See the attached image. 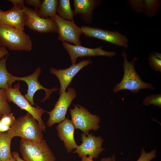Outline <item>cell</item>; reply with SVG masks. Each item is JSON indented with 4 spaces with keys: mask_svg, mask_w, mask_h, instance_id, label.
<instances>
[{
    "mask_svg": "<svg viewBox=\"0 0 161 161\" xmlns=\"http://www.w3.org/2000/svg\"><path fill=\"white\" fill-rule=\"evenodd\" d=\"M122 55L124 60L123 64V76L121 81L117 83L113 87V92L116 93L122 90H128L131 92L137 93L142 89H154L151 83L143 81L137 73L134 65L138 58H134L130 61H129L125 51L122 52Z\"/></svg>",
    "mask_w": 161,
    "mask_h": 161,
    "instance_id": "1",
    "label": "cell"
},
{
    "mask_svg": "<svg viewBox=\"0 0 161 161\" xmlns=\"http://www.w3.org/2000/svg\"><path fill=\"white\" fill-rule=\"evenodd\" d=\"M7 133L12 139L19 137L24 139L39 142L43 139V131L38 121L30 113L16 119Z\"/></svg>",
    "mask_w": 161,
    "mask_h": 161,
    "instance_id": "2",
    "label": "cell"
},
{
    "mask_svg": "<svg viewBox=\"0 0 161 161\" xmlns=\"http://www.w3.org/2000/svg\"><path fill=\"white\" fill-rule=\"evenodd\" d=\"M0 44L11 50L30 51L32 42L23 30L0 23Z\"/></svg>",
    "mask_w": 161,
    "mask_h": 161,
    "instance_id": "3",
    "label": "cell"
},
{
    "mask_svg": "<svg viewBox=\"0 0 161 161\" xmlns=\"http://www.w3.org/2000/svg\"><path fill=\"white\" fill-rule=\"evenodd\" d=\"M20 150L25 161H55L56 160L44 139L38 142L21 138Z\"/></svg>",
    "mask_w": 161,
    "mask_h": 161,
    "instance_id": "4",
    "label": "cell"
},
{
    "mask_svg": "<svg viewBox=\"0 0 161 161\" xmlns=\"http://www.w3.org/2000/svg\"><path fill=\"white\" fill-rule=\"evenodd\" d=\"M20 85L18 82L13 87L12 86L4 89L8 102H12L21 109L26 110L38 121L43 131L46 130V127L42 118V115L45 112L44 110L37 106H33L21 93Z\"/></svg>",
    "mask_w": 161,
    "mask_h": 161,
    "instance_id": "5",
    "label": "cell"
},
{
    "mask_svg": "<svg viewBox=\"0 0 161 161\" xmlns=\"http://www.w3.org/2000/svg\"><path fill=\"white\" fill-rule=\"evenodd\" d=\"M69 112L71 120L75 129L81 130L83 134H87L90 131H96L100 127L99 117L91 114L81 105H74V108L70 109Z\"/></svg>",
    "mask_w": 161,
    "mask_h": 161,
    "instance_id": "6",
    "label": "cell"
},
{
    "mask_svg": "<svg viewBox=\"0 0 161 161\" xmlns=\"http://www.w3.org/2000/svg\"><path fill=\"white\" fill-rule=\"evenodd\" d=\"M76 91L69 87L67 92H64L60 94L54 108L49 112H47L49 117L47 123L48 127H51L56 123H59L64 120L67 109L73 100L76 97Z\"/></svg>",
    "mask_w": 161,
    "mask_h": 161,
    "instance_id": "7",
    "label": "cell"
},
{
    "mask_svg": "<svg viewBox=\"0 0 161 161\" xmlns=\"http://www.w3.org/2000/svg\"><path fill=\"white\" fill-rule=\"evenodd\" d=\"M51 18L57 25L59 40L72 43L76 45H81L80 37L83 33L81 27H78L73 21L63 19L57 14Z\"/></svg>",
    "mask_w": 161,
    "mask_h": 161,
    "instance_id": "8",
    "label": "cell"
},
{
    "mask_svg": "<svg viewBox=\"0 0 161 161\" xmlns=\"http://www.w3.org/2000/svg\"><path fill=\"white\" fill-rule=\"evenodd\" d=\"M22 9L27 16L25 25L30 29L42 33L58 32L57 25L51 18H42L36 10L28 7L24 6Z\"/></svg>",
    "mask_w": 161,
    "mask_h": 161,
    "instance_id": "9",
    "label": "cell"
},
{
    "mask_svg": "<svg viewBox=\"0 0 161 161\" xmlns=\"http://www.w3.org/2000/svg\"><path fill=\"white\" fill-rule=\"evenodd\" d=\"M81 28L83 33L86 36L105 41L124 48L128 47V39L118 32L86 26H82Z\"/></svg>",
    "mask_w": 161,
    "mask_h": 161,
    "instance_id": "10",
    "label": "cell"
},
{
    "mask_svg": "<svg viewBox=\"0 0 161 161\" xmlns=\"http://www.w3.org/2000/svg\"><path fill=\"white\" fill-rule=\"evenodd\" d=\"M81 144L73 152L80 158L88 155L89 157L97 159L100 153L105 150L102 147L104 140L100 136L96 137L92 133L86 135L83 134L81 136Z\"/></svg>",
    "mask_w": 161,
    "mask_h": 161,
    "instance_id": "11",
    "label": "cell"
},
{
    "mask_svg": "<svg viewBox=\"0 0 161 161\" xmlns=\"http://www.w3.org/2000/svg\"><path fill=\"white\" fill-rule=\"evenodd\" d=\"M41 72L40 67L37 68L35 72L32 74L24 77H18L13 76L14 82L17 80H21L26 82L28 86L27 92L24 96L32 105H35L33 101V96L38 90L43 89L45 92L46 95L44 98L41 100L43 102L49 99L51 94L54 92L58 90L57 87L48 89L43 86L39 82L38 78Z\"/></svg>",
    "mask_w": 161,
    "mask_h": 161,
    "instance_id": "12",
    "label": "cell"
},
{
    "mask_svg": "<svg viewBox=\"0 0 161 161\" xmlns=\"http://www.w3.org/2000/svg\"><path fill=\"white\" fill-rule=\"evenodd\" d=\"M63 45L69 55L72 64H76V60L79 57L98 56L111 57L116 54L115 52L108 51L103 49L102 46L91 48L81 45H72L66 41L63 42Z\"/></svg>",
    "mask_w": 161,
    "mask_h": 161,
    "instance_id": "13",
    "label": "cell"
},
{
    "mask_svg": "<svg viewBox=\"0 0 161 161\" xmlns=\"http://www.w3.org/2000/svg\"><path fill=\"white\" fill-rule=\"evenodd\" d=\"M92 62L89 58L82 61L77 64H72L69 67L64 69H58L51 68L49 70L50 73L55 75L60 83L59 94L65 91L73 77L82 69Z\"/></svg>",
    "mask_w": 161,
    "mask_h": 161,
    "instance_id": "14",
    "label": "cell"
},
{
    "mask_svg": "<svg viewBox=\"0 0 161 161\" xmlns=\"http://www.w3.org/2000/svg\"><path fill=\"white\" fill-rule=\"evenodd\" d=\"M26 15L22 9L14 6L6 11L0 10V23L24 30Z\"/></svg>",
    "mask_w": 161,
    "mask_h": 161,
    "instance_id": "15",
    "label": "cell"
},
{
    "mask_svg": "<svg viewBox=\"0 0 161 161\" xmlns=\"http://www.w3.org/2000/svg\"><path fill=\"white\" fill-rule=\"evenodd\" d=\"M75 128L71 120L68 118L59 123L56 127L58 136L64 142L66 150L68 153L78 146L75 141L74 133Z\"/></svg>",
    "mask_w": 161,
    "mask_h": 161,
    "instance_id": "16",
    "label": "cell"
},
{
    "mask_svg": "<svg viewBox=\"0 0 161 161\" xmlns=\"http://www.w3.org/2000/svg\"><path fill=\"white\" fill-rule=\"evenodd\" d=\"M101 2L100 0H74V15L79 14L85 21H91L93 10Z\"/></svg>",
    "mask_w": 161,
    "mask_h": 161,
    "instance_id": "17",
    "label": "cell"
},
{
    "mask_svg": "<svg viewBox=\"0 0 161 161\" xmlns=\"http://www.w3.org/2000/svg\"><path fill=\"white\" fill-rule=\"evenodd\" d=\"M58 3L57 0H44L39 9L35 10L40 17L43 18H51L57 15Z\"/></svg>",
    "mask_w": 161,
    "mask_h": 161,
    "instance_id": "18",
    "label": "cell"
},
{
    "mask_svg": "<svg viewBox=\"0 0 161 161\" xmlns=\"http://www.w3.org/2000/svg\"><path fill=\"white\" fill-rule=\"evenodd\" d=\"M12 139L7 132H0V161L7 160L13 157L10 150Z\"/></svg>",
    "mask_w": 161,
    "mask_h": 161,
    "instance_id": "19",
    "label": "cell"
},
{
    "mask_svg": "<svg viewBox=\"0 0 161 161\" xmlns=\"http://www.w3.org/2000/svg\"><path fill=\"white\" fill-rule=\"evenodd\" d=\"M8 55L0 60V89H5L12 86L13 75L7 71L6 66Z\"/></svg>",
    "mask_w": 161,
    "mask_h": 161,
    "instance_id": "20",
    "label": "cell"
},
{
    "mask_svg": "<svg viewBox=\"0 0 161 161\" xmlns=\"http://www.w3.org/2000/svg\"><path fill=\"white\" fill-rule=\"evenodd\" d=\"M57 12L58 16L62 19H66L69 21H73V17L75 15L71 7L70 0L58 1Z\"/></svg>",
    "mask_w": 161,
    "mask_h": 161,
    "instance_id": "21",
    "label": "cell"
},
{
    "mask_svg": "<svg viewBox=\"0 0 161 161\" xmlns=\"http://www.w3.org/2000/svg\"><path fill=\"white\" fill-rule=\"evenodd\" d=\"M144 1L143 12L146 16L151 18L155 16L159 11L161 1L145 0Z\"/></svg>",
    "mask_w": 161,
    "mask_h": 161,
    "instance_id": "22",
    "label": "cell"
},
{
    "mask_svg": "<svg viewBox=\"0 0 161 161\" xmlns=\"http://www.w3.org/2000/svg\"><path fill=\"white\" fill-rule=\"evenodd\" d=\"M11 113V109L8 102L4 89H0V114H7Z\"/></svg>",
    "mask_w": 161,
    "mask_h": 161,
    "instance_id": "23",
    "label": "cell"
},
{
    "mask_svg": "<svg viewBox=\"0 0 161 161\" xmlns=\"http://www.w3.org/2000/svg\"><path fill=\"white\" fill-rule=\"evenodd\" d=\"M143 104L145 106L152 104L160 108L161 107V94H152L146 97L143 101Z\"/></svg>",
    "mask_w": 161,
    "mask_h": 161,
    "instance_id": "24",
    "label": "cell"
},
{
    "mask_svg": "<svg viewBox=\"0 0 161 161\" xmlns=\"http://www.w3.org/2000/svg\"><path fill=\"white\" fill-rule=\"evenodd\" d=\"M149 64L156 72H161V59L157 57L154 54H150L148 57Z\"/></svg>",
    "mask_w": 161,
    "mask_h": 161,
    "instance_id": "25",
    "label": "cell"
},
{
    "mask_svg": "<svg viewBox=\"0 0 161 161\" xmlns=\"http://www.w3.org/2000/svg\"><path fill=\"white\" fill-rule=\"evenodd\" d=\"M157 150L156 148L149 152H146L144 148L141 149V154L136 161H151L156 157Z\"/></svg>",
    "mask_w": 161,
    "mask_h": 161,
    "instance_id": "26",
    "label": "cell"
},
{
    "mask_svg": "<svg viewBox=\"0 0 161 161\" xmlns=\"http://www.w3.org/2000/svg\"><path fill=\"white\" fill-rule=\"evenodd\" d=\"M131 9L138 13L143 12L144 9L143 0H130L127 1Z\"/></svg>",
    "mask_w": 161,
    "mask_h": 161,
    "instance_id": "27",
    "label": "cell"
},
{
    "mask_svg": "<svg viewBox=\"0 0 161 161\" xmlns=\"http://www.w3.org/2000/svg\"><path fill=\"white\" fill-rule=\"evenodd\" d=\"M16 119L13 113L2 115L0 119V122L2 124L11 127Z\"/></svg>",
    "mask_w": 161,
    "mask_h": 161,
    "instance_id": "28",
    "label": "cell"
},
{
    "mask_svg": "<svg viewBox=\"0 0 161 161\" xmlns=\"http://www.w3.org/2000/svg\"><path fill=\"white\" fill-rule=\"evenodd\" d=\"M25 1L27 4L34 6L37 10L39 8L42 2L40 0H26Z\"/></svg>",
    "mask_w": 161,
    "mask_h": 161,
    "instance_id": "29",
    "label": "cell"
},
{
    "mask_svg": "<svg viewBox=\"0 0 161 161\" xmlns=\"http://www.w3.org/2000/svg\"><path fill=\"white\" fill-rule=\"evenodd\" d=\"M12 2L14 6H17L21 9L25 6V1L23 0H9Z\"/></svg>",
    "mask_w": 161,
    "mask_h": 161,
    "instance_id": "30",
    "label": "cell"
},
{
    "mask_svg": "<svg viewBox=\"0 0 161 161\" xmlns=\"http://www.w3.org/2000/svg\"><path fill=\"white\" fill-rule=\"evenodd\" d=\"M8 55V51L5 47H2L0 49V60L4 56Z\"/></svg>",
    "mask_w": 161,
    "mask_h": 161,
    "instance_id": "31",
    "label": "cell"
},
{
    "mask_svg": "<svg viewBox=\"0 0 161 161\" xmlns=\"http://www.w3.org/2000/svg\"><path fill=\"white\" fill-rule=\"evenodd\" d=\"M10 127L5 125L0 122V132H4L7 131Z\"/></svg>",
    "mask_w": 161,
    "mask_h": 161,
    "instance_id": "32",
    "label": "cell"
},
{
    "mask_svg": "<svg viewBox=\"0 0 161 161\" xmlns=\"http://www.w3.org/2000/svg\"><path fill=\"white\" fill-rule=\"evenodd\" d=\"M12 154L13 157L17 161H25L23 159H22L20 157L19 153L17 151H15L13 152L12 153Z\"/></svg>",
    "mask_w": 161,
    "mask_h": 161,
    "instance_id": "33",
    "label": "cell"
},
{
    "mask_svg": "<svg viewBox=\"0 0 161 161\" xmlns=\"http://www.w3.org/2000/svg\"><path fill=\"white\" fill-rule=\"evenodd\" d=\"M81 158V161H94L93 159L88 157L87 156H83Z\"/></svg>",
    "mask_w": 161,
    "mask_h": 161,
    "instance_id": "34",
    "label": "cell"
},
{
    "mask_svg": "<svg viewBox=\"0 0 161 161\" xmlns=\"http://www.w3.org/2000/svg\"><path fill=\"white\" fill-rule=\"evenodd\" d=\"M154 54V55L157 58L161 59V53H160L155 52H153Z\"/></svg>",
    "mask_w": 161,
    "mask_h": 161,
    "instance_id": "35",
    "label": "cell"
},
{
    "mask_svg": "<svg viewBox=\"0 0 161 161\" xmlns=\"http://www.w3.org/2000/svg\"><path fill=\"white\" fill-rule=\"evenodd\" d=\"M111 157H110L103 158L100 160V161H111Z\"/></svg>",
    "mask_w": 161,
    "mask_h": 161,
    "instance_id": "36",
    "label": "cell"
},
{
    "mask_svg": "<svg viewBox=\"0 0 161 161\" xmlns=\"http://www.w3.org/2000/svg\"><path fill=\"white\" fill-rule=\"evenodd\" d=\"M111 161H116V160L115 155V154H113L111 157Z\"/></svg>",
    "mask_w": 161,
    "mask_h": 161,
    "instance_id": "37",
    "label": "cell"
},
{
    "mask_svg": "<svg viewBox=\"0 0 161 161\" xmlns=\"http://www.w3.org/2000/svg\"><path fill=\"white\" fill-rule=\"evenodd\" d=\"M2 161H17L15 158L13 157L12 158L6 160Z\"/></svg>",
    "mask_w": 161,
    "mask_h": 161,
    "instance_id": "38",
    "label": "cell"
},
{
    "mask_svg": "<svg viewBox=\"0 0 161 161\" xmlns=\"http://www.w3.org/2000/svg\"><path fill=\"white\" fill-rule=\"evenodd\" d=\"M2 47L1 46V45L0 44V49H1V48Z\"/></svg>",
    "mask_w": 161,
    "mask_h": 161,
    "instance_id": "39",
    "label": "cell"
},
{
    "mask_svg": "<svg viewBox=\"0 0 161 161\" xmlns=\"http://www.w3.org/2000/svg\"><path fill=\"white\" fill-rule=\"evenodd\" d=\"M2 115H1V114H0V119L1 118Z\"/></svg>",
    "mask_w": 161,
    "mask_h": 161,
    "instance_id": "40",
    "label": "cell"
}]
</instances>
